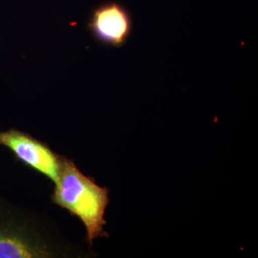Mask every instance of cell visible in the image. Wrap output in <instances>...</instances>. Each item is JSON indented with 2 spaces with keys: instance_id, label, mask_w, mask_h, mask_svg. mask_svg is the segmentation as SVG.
Returning <instances> with one entry per match:
<instances>
[{
  "instance_id": "1",
  "label": "cell",
  "mask_w": 258,
  "mask_h": 258,
  "mask_svg": "<svg viewBox=\"0 0 258 258\" xmlns=\"http://www.w3.org/2000/svg\"><path fill=\"white\" fill-rule=\"evenodd\" d=\"M40 215L0 196V258L82 257Z\"/></svg>"
},
{
  "instance_id": "2",
  "label": "cell",
  "mask_w": 258,
  "mask_h": 258,
  "mask_svg": "<svg viewBox=\"0 0 258 258\" xmlns=\"http://www.w3.org/2000/svg\"><path fill=\"white\" fill-rule=\"evenodd\" d=\"M52 203L79 217L86 229L90 247L99 237H108L104 216L109 204V189L83 174L76 163L64 157L58 181L51 195Z\"/></svg>"
},
{
  "instance_id": "3",
  "label": "cell",
  "mask_w": 258,
  "mask_h": 258,
  "mask_svg": "<svg viewBox=\"0 0 258 258\" xmlns=\"http://www.w3.org/2000/svg\"><path fill=\"white\" fill-rule=\"evenodd\" d=\"M0 146L9 149L25 166L40 173L54 184L58 181L64 156L30 134L11 128L0 132Z\"/></svg>"
},
{
  "instance_id": "4",
  "label": "cell",
  "mask_w": 258,
  "mask_h": 258,
  "mask_svg": "<svg viewBox=\"0 0 258 258\" xmlns=\"http://www.w3.org/2000/svg\"><path fill=\"white\" fill-rule=\"evenodd\" d=\"M87 28L96 41L106 46L120 47L132 35L133 20L124 5L106 2L93 10Z\"/></svg>"
}]
</instances>
